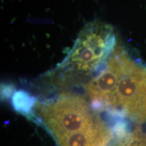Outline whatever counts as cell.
I'll list each match as a JSON object with an SVG mask.
<instances>
[{
    "label": "cell",
    "instance_id": "cell-1",
    "mask_svg": "<svg viewBox=\"0 0 146 146\" xmlns=\"http://www.w3.org/2000/svg\"><path fill=\"white\" fill-rule=\"evenodd\" d=\"M116 76L114 90L104 109L121 119L146 121V67L131 59L117 41L108 58Z\"/></svg>",
    "mask_w": 146,
    "mask_h": 146
},
{
    "label": "cell",
    "instance_id": "cell-2",
    "mask_svg": "<svg viewBox=\"0 0 146 146\" xmlns=\"http://www.w3.org/2000/svg\"><path fill=\"white\" fill-rule=\"evenodd\" d=\"M118 39L112 27L96 21L87 25L80 33L72 51L60 68V84L73 83L89 77L104 64Z\"/></svg>",
    "mask_w": 146,
    "mask_h": 146
},
{
    "label": "cell",
    "instance_id": "cell-3",
    "mask_svg": "<svg viewBox=\"0 0 146 146\" xmlns=\"http://www.w3.org/2000/svg\"><path fill=\"white\" fill-rule=\"evenodd\" d=\"M36 111L57 141L100 120L85 98L72 93H63L56 99L39 104Z\"/></svg>",
    "mask_w": 146,
    "mask_h": 146
},
{
    "label": "cell",
    "instance_id": "cell-4",
    "mask_svg": "<svg viewBox=\"0 0 146 146\" xmlns=\"http://www.w3.org/2000/svg\"><path fill=\"white\" fill-rule=\"evenodd\" d=\"M113 135L100 120L93 127L68 135L58 142L60 146H107Z\"/></svg>",
    "mask_w": 146,
    "mask_h": 146
},
{
    "label": "cell",
    "instance_id": "cell-5",
    "mask_svg": "<svg viewBox=\"0 0 146 146\" xmlns=\"http://www.w3.org/2000/svg\"><path fill=\"white\" fill-rule=\"evenodd\" d=\"M118 146H146L145 135L139 130H135L126 137L120 139Z\"/></svg>",
    "mask_w": 146,
    "mask_h": 146
},
{
    "label": "cell",
    "instance_id": "cell-6",
    "mask_svg": "<svg viewBox=\"0 0 146 146\" xmlns=\"http://www.w3.org/2000/svg\"><path fill=\"white\" fill-rule=\"evenodd\" d=\"M145 141H146V135H145Z\"/></svg>",
    "mask_w": 146,
    "mask_h": 146
}]
</instances>
